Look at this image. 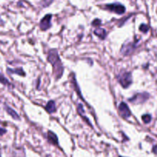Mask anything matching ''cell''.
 <instances>
[{
    "mask_svg": "<svg viewBox=\"0 0 157 157\" xmlns=\"http://www.w3.org/2000/svg\"><path fill=\"white\" fill-rule=\"evenodd\" d=\"M47 58H48V61L52 65L53 75L55 80L60 79L64 73V66L62 64L60 57L58 55L57 49H53L49 50Z\"/></svg>",
    "mask_w": 157,
    "mask_h": 157,
    "instance_id": "1",
    "label": "cell"
},
{
    "mask_svg": "<svg viewBox=\"0 0 157 157\" xmlns=\"http://www.w3.org/2000/svg\"><path fill=\"white\" fill-rule=\"evenodd\" d=\"M116 78L123 88H127L133 83L132 74L126 71H121L118 75L116 76Z\"/></svg>",
    "mask_w": 157,
    "mask_h": 157,
    "instance_id": "2",
    "label": "cell"
},
{
    "mask_svg": "<svg viewBox=\"0 0 157 157\" xmlns=\"http://www.w3.org/2000/svg\"><path fill=\"white\" fill-rule=\"evenodd\" d=\"M136 43L135 41H126L123 43V45L121 47L120 49V54L123 56H128L134 52V51L136 50Z\"/></svg>",
    "mask_w": 157,
    "mask_h": 157,
    "instance_id": "3",
    "label": "cell"
},
{
    "mask_svg": "<svg viewBox=\"0 0 157 157\" xmlns=\"http://www.w3.org/2000/svg\"><path fill=\"white\" fill-rule=\"evenodd\" d=\"M149 93H146V92H143V93H136L132 97H130L128 101L130 103H134V104H139V103H143L144 102H146L149 99Z\"/></svg>",
    "mask_w": 157,
    "mask_h": 157,
    "instance_id": "4",
    "label": "cell"
},
{
    "mask_svg": "<svg viewBox=\"0 0 157 157\" xmlns=\"http://www.w3.org/2000/svg\"><path fill=\"white\" fill-rule=\"evenodd\" d=\"M105 9H107L111 12H115L118 15H122L126 11V8L120 3H113V4L106 5L104 6Z\"/></svg>",
    "mask_w": 157,
    "mask_h": 157,
    "instance_id": "5",
    "label": "cell"
},
{
    "mask_svg": "<svg viewBox=\"0 0 157 157\" xmlns=\"http://www.w3.org/2000/svg\"><path fill=\"white\" fill-rule=\"evenodd\" d=\"M118 111L120 116L123 119H128L131 116V112L130 111V108L127 106L126 103L121 102L118 107Z\"/></svg>",
    "mask_w": 157,
    "mask_h": 157,
    "instance_id": "6",
    "label": "cell"
},
{
    "mask_svg": "<svg viewBox=\"0 0 157 157\" xmlns=\"http://www.w3.org/2000/svg\"><path fill=\"white\" fill-rule=\"evenodd\" d=\"M51 18H52V16L51 14H48L40 21L39 27L41 31H46L51 27Z\"/></svg>",
    "mask_w": 157,
    "mask_h": 157,
    "instance_id": "7",
    "label": "cell"
},
{
    "mask_svg": "<svg viewBox=\"0 0 157 157\" xmlns=\"http://www.w3.org/2000/svg\"><path fill=\"white\" fill-rule=\"evenodd\" d=\"M47 139H48V141L51 144L55 146H58V136L54 132L52 131H49L48 133H47Z\"/></svg>",
    "mask_w": 157,
    "mask_h": 157,
    "instance_id": "8",
    "label": "cell"
},
{
    "mask_svg": "<svg viewBox=\"0 0 157 157\" xmlns=\"http://www.w3.org/2000/svg\"><path fill=\"white\" fill-rule=\"evenodd\" d=\"M77 110H78V114L80 115V116H81L82 118L83 119V120H85V122L87 123L89 126H91V127H92V125H91V123H90V120L89 119L87 118V116H86L85 115V112H84V110H83V105L81 104V103H78V107H77Z\"/></svg>",
    "mask_w": 157,
    "mask_h": 157,
    "instance_id": "9",
    "label": "cell"
},
{
    "mask_svg": "<svg viewBox=\"0 0 157 157\" xmlns=\"http://www.w3.org/2000/svg\"><path fill=\"white\" fill-rule=\"evenodd\" d=\"M5 110H6V111L7 112V113L12 116L14 120H20L19 115L18 114L17 112H16V111H14L12 108H11V107L7 106V105H5Z\"/></svg>",
    "mask_w": 157,
    "mask_h": 157,
    "instance_id": "10",
    "label": "cell"
},
{
    "mask_svg": "<svg viewBox=\"0 0 157 157\" xmlns=\"http://www.w3.org/2000/svg\"><path fill=\"white\" fill-rule=\"evenodd\" d=\"M45 111L49 113H53L56 111V105L54 101H49L45 107Z\"/></svg>",
    "mask_w": 157,
    "mask_h": 157,
    "instance_id": "11",
    "label": "cell"
},
{
    "mask_svg": "<svg viewBox=\"0 0 157 157\" xmlns=\"http://www.w3.org/2000/svg\"><path fill=\"white\" fill-rule=\"evenodd\" d=\"M93 33H94V35H97L99 39H102V40L105 39L106 35H107V31H106V30L103 29H101V28L96 29L95 30L93 31Z\"/></svg>",
    "mask_w": 157,
    "mask_h": 157,
    "instance_id": "12",
    "label": "cell"
},
{
    "mask_svg": "<svg viewBox=\"0 0 157 157\" xmlns=\"http://www.w3.org/2000/svg\"><path fill=\"white\" fill-rule=\"evenodd\" d=\"M7 73H9V74H15L20 76H25V73L22 68H15V69L7 68Z\"/></svg>",
    "mask_w": 157,
    "mask_h": 157,
    "instance_id": "13",
    "label": "cell"
},
{
    "mask_svg": "<svg viewBox=\"0 0 157 157\" xmlns=\"http://www.w3.org/2000/svg\"><path fill=\"white\" fill-rule=\"evenodd\" d=\"M0 83H2L3 85H6V86H9V87H13L12 86V84L11 83H10L9 81H8V79L5 77L3 74H2L1 73H0Z\"/></svg>",
    "mask_w": 157,
    "mask_h": 157,
    "instance_id": "14",
    "label": "cell"
},
{
    "mask_svg": "<svg viewBox=\"0 0 157 157\" xmlns=\"http://www.w3.org/2000/svg\"><path fill=\"white\" fill-rule=\"evenodd\" d=\"M142 120H143V121L145 123H149L151 121L152 117L149 114H144L142 116Z\"/></svg>",
    "mask_w": 157,
    "mask_h": 157,
    "instance_id": "15",
    "label": "cell"
},
{
    "mask_svg": "<svg viewBox=\"0 0 157 157\" xmlns=\"http://www.w3.org/2000/svg\"><path fill=\"white\" fill-rule=\"evenodd\" d=\"M140 30L143 33H146L149 31V26L146 25V24H142L140 26Z\"/></svg>",
    "mask_w": 157,
    "mask_h": 157,
    "instance_id": "16",
    "label": "cell"
},
{
    "mask_svg": "<svg viewBox=\"0 0 157 157\" xmlns=\"http://www.w3.org/2000/svg\"><path fill=\"white\" fill-rule=\"evenodd\" d=\"M52 2L53 0H42V2H41V6H42L43 7H47V6H49Z\"/></svg>",
    "mask_w": 157,
    "mask_h": 157,
    "instance_id": "17",
    "label": "cell"
},
{
    "mask_svg": "<svg viewBox=\"0 0 157 157\" xmlns=\"http://www.w3.org/2000/svg\"><path fill=\"white\" fill-rule=\"evenodd\" d=\"M101 24V21L100 19H94L92 21V25L93 26H99Z\"/></svg>",
    "mask_w": 157,
    "mask_h": 157,
    "instance_id": "18",
    "label": "cell"
},
{
    "mask_svg": "<svg viewBox=\"0 0 157 157\" xmlns=\"http://www.w3.org/2000/svg\"><path fill=\"white\" fill-rule=\"evenodd\" d=\"M6 132H7V131H6V129L0 128V136H2V135L6 133Z\"/></svg>",
    "mask_w": 157,
    "mask_h": 157,
    "instance_id": "19",
    "label": "cell"
},
{
    "mask_svg": "<svg viewBox=\"0 0 157 157\" xmlns=\"http://www.w3.org/2000/svg\"><path fill=\"white\" fill-rule=\"evenodd\" d=\"M153 153H156V154H157V146H155L153 147Z\"/></svg>",
    "mask_w": 157,
    "mask_h": 157,
    "instance_id": "20",
    "label": "cell"
},
{
    "mask_svg": "<svg viewBox=\"0 0 157 157\" xmlns=\"http://www.w3.org/2000/svg\"><path fill=\"white\" fill-rule=\"evenodd\" d=\"M3 24H4V22H3V21L2 20V19L0 18V25H3Z\"/></svg>",
    "mask_w": 157,
    "mask_h": 157,
    "instance_id": "21",
    "label": "cell"
}]
</instances>
